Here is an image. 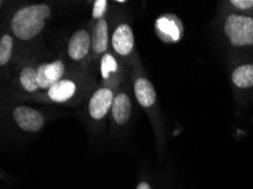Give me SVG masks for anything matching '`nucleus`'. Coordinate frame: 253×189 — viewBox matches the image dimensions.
<instances>
[{"mask_svg":"<svg viewBox=\"0 0 253 189\" xmlns=\"http://www.w3.org/2000/svg\"><path fill=\"white\" fill-rule=\"evenodd\" d=\"M51 9L45 3L29 5L17 10L11 18V31L21 40H32L41 33L45 21L50 17Z\"/></svg>","mask_w":253,"mask_h":189,"instance_id":"1","label":"nucleus"},{"mask_svg":"<svg viewBox=\"0 0 253 189\" xmlns=\"http://www.w3.org/2000/svg\"><path fill=\"white\" fill-rule=\"evenodd\" d=\"M225 36L234 47L253 45V17L232 14L224 24Z\"/></svg>","mask_w":253,"mask_h":189,"instance_id":"2","label":"nucleus"},{"mask_svg":"<svg viewBox=\"0 0 253 189\" xmlns=\"http://www.w3.org/2000/svg\"><path fill=\"white\" fill-rule=\"evenodd\" d=\"M13 118L21 129L28 133H37L43 127L44 119L39 111L26 106H18L13 111Z\"/></svg>","mask_w":253,"mask_h":189,"instance_id":"3","label":"nucleus"},{"mask_svg":"<svg viewBox=\"0 0 253 189\" xmlns=\"http://www.w3.org/2000/svg\"><path fill=\"white\" fill-rule=\"evenodd\" d=\"M114 94L112 90L101 87L94 92L89 103V113L94 120H100L112 109L114 103Z\"/></svg>","mask_w":253,"mask_h":189,"instance_id":"4","label":"nucleus"},{"mask_svg":"<svg viewBox=\"0 0 253 189\" xmlns=\"http://www.w3.org/2000/svg\"><path fill=\"white\" fill-rule=\"evenodd\" d=\"M65 66L63 61L55 60L52 63H47L40 65L37 69V79L38 85L40 88H50L57 82L61 79L64 75Z\"/></svg>","mask_w":253,"mask_h":189,"instance_id":"5","label":"nucleus"},{"mask_svg":"<svg viewBox=\"0 0 253 189\" xmlns=\"http://www.w3.org/2000/svg\"><path fill=\"white\" fill-rule=\"evenodd\" d=\"M112 44L120 56H127L134 47V34L128 24H120L115 29L112 37Z\"/></svg>","mask_w":253,"mask_h":189,"instance_id":"6","label":"nucleus"},{"mask_svg":"<svg viewBox=\"0 0 253 189\" xmlns=\"http://www.w3.org/2000/svg\"><path fill=\"white\" fill-rule=\"evenodd\" d=\"M92 47V38L85 30H80L73 34L68 42V56L74 60H81L87 55Z\"/></svg>","mask_w":253,"mask_h":189,"instance_id":"7","label":"nucleus"},{"mask_svg":"<svg viewBox=\"0 0 253 189\" xmlns=\"http://www.w3.org/2000/svg\"><path fill=\"white\" fill-rule=\"evenodd\" d=\"M134 93H135L137 102L143 108H150L156 102V91L150 80L140 77L134 83Z\"/></svg>","mask_w":253,"mask_h":189,"instance_id":"8","label":"nucleus"},{"mask_svg":"<svg viewBox=\"0 0 253 189\" xmlns=\"http://www.w3.org/2000/svg\"><path fill=\"white\" fill-rule=\"evenodd\" d=\"M112 113L114 120L118 125H125L132 114V103L126 93H120L114 99L112 107Z\"/></svg>","mask_w":253,"mask_h":189,"instance_id":"9","label":"nucleus"},{"mask_svg":"<svg viewBox=\"0 0 253 189\" xmlns=\"http://www.w3.org/2000/svg\"><path fill=\"white\" fill-rule=\"evenodd\" d=\"M76 92V85L70 79H60L48 90L49 99L53 102H66Z\"/></svg>","mask_w":253,"mask_h":189,"instance_id":"10","label":"nucleus"},{"mask_svg":"<svg viewBox=\"0 0 253 189\" xmlns=\"http://www.w3.org/2000/svg\"><path fill=\"white\" fill-rule=\"evenodd\" d=\"M108 24L105 19L97 22L92 33V50L95 53H103L108 49Z\"/></svg>","mask_w":253,"mask_h":189,"instance_id":"11","label":"nucleus"},{"mask_svg":"<svg viewBox=\"0 0 253 189\" xmlns=\"http://www.w3.org/2000/svg\"><path fill=\"white\" fill-rule=\"evenodd\" d=\"M232 82L240 88L253 86V65H242L234 69L232 73Z\"/></svg>","mask_w":253,"mask_h":189,"instance_id":"12","label":"nucleus"},{"mask_svg":"<svg viewBox=\"0 0 253 189\" xmlns=\"http://www.w3.org/2000/svg\"><path fill=\"white\" fill-rule=\"evenodd\" d=\"M20 83L22 87L29 93H34V92L40 90L39 85H38L37 69L30 66L23 68L20 74Z\"/></svg>","mask_w":253,"mask_h":189,"instance_id":"13","label":"nucleus"},{"mask_svg":"<svg viewBox=\"0 0 253 189\" xmlns=\"http://www.w3.org/2000/svg\"><path fill=\"white\" fill-rule=\"evenodd\" d=\"M11 52H13V38L9 34H5L0 40V65L1 66L8 64Z\"/></svg>","mask_w":253,"mask_h":189,"instance_id":"14","label":"nucleus"},{"mask_svg":"<svg viewBox=\"0 0 253 189\" xmlns=\"http://www.w3.org/2000/svg\"><path fill=\"white\" fill-rule=\"evenodd\" d=\"M117 67H118L117 61L112 55L107 53V55L102 57V59H101V75H102L103 78H105V79L108 78L112 73H115L117 71Z\"/></svg>","mask_w":253,"mask_h":189,"instance_id":"15","label":"nucleus"},{"mask_svg":"<svg viewBox=\"0 0 253 189\" xmlns=\"http://www.w3.org/2000/svg\"><path fill=\"white\" fill-rule=\"evenodd\" d=\"M107 7H108V2L106 0H97L93 5V11H92V16L93 18H97L98 21L102 19V16L105 15Z\"/></svg>","mask_w":253,"mask_h":189,"instance_id":"16","label":"nucleus"},{"mask_svg":"<svg viewBox=\"0 0 253 189\" xmlns=\"http://www.w3.org/2000/svg\"><path fill=\"white\" fill-rule=\"evenodd\" d=\"M232 5L241 10H248L253 8V0H232Z\"/></svg>","mask_w":253,"mask_h":189,"instance_id":"17","label":"nucleus"},{"mask_svg":"<svg viewBox=\"0 0 253 189\" xmlns=\"http://www.w3.org/2000/svg\"><path fill=\"white\" fill-rule=\"evenodd\" d=\"M136 189H152L150 185H149L147 181H141V183L137 185Z\"/></svg>","mask_w":253,"mask_h":189,"instance_id":"18","label":"nucleus"}]
</instances>
